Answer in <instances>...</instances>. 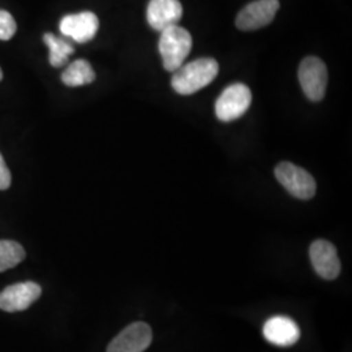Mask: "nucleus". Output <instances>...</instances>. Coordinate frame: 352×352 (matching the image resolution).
Listing matches in <instances>:
<instances>
[{
  "label": "nucleus",
  "instance_id": "obj_1",
  "mask_svg": "<svg viewBox=\"0 0 352 352\" xmlns=\"http://www.w3.org/2000/svg\"><path fill=\"white\" fill-rule=\"evenodd\" d=\"M219 72V65L213 58H201L177 68L171 85L176 93L189 96L213 82Z\"/></svg>",
  "mask_w": 352,
  "mask_h": 352
},
{
  "label": "nucleus",
  "instance_id": "obj_2",
  "mask_svg": "<svg viewBox=\"0 0 352 352\" xmlns=\"http://www.w3.org/2000/svg\"><path fill=\"white\" fill-rule=\"evenodd\" d=\"M158 50L162 56L164 69L175 72L192 50V36L182 26H170L161 32Z\"/></svg>",
  "mask_w": 352,
  "mask_h": 352
},
{
  "label": "nucleus",
  "instance_id": "obj_3",
  "mask_svg": "<svg viewBox=\"0 0 352 352\" xmlns=\"http://www.w3.org/2000/svg\"><path fill=\"white\" fill-rule=\"evenodd\" d=\"M276 177L291 196L299 200H309L315 196L317 186L314 176L296 164L280 162L276 167Z\"/></svg>",
  "mask_w": 352,
  "mask_h": 352
},
{
  "label": "nucleus",
  "instance_id": "obj_4",
  "mask_svg": "<svg viewBox=\"0 0 352 352\" xmlns=\"http://www.w3.org/2000/svg\"><path fill=\"white\" fill-rule=\"evenodd\" d=\"M252 93L244 84H234L225 89L215 102V115L221 122H234L248 111Z\"/></svg>",
  "mask_w": 352,
  "mask_h": 352
},
{
  "label": "nucleus",
  "instance_id": "obj_5",
  "mask_svg": "<svg viewBox=\"0 0 352 352\" xmlns=\"http://www.w3.org/2000/svg\"><path fill=\"white\" fill-rule=\"evenodd\" d=\"M298 76L302 91L309 101L318 102L324 98L327 91V69L320 58L308 56L302 59Z\"/></svg>",
  "mask_w": 352,
  "mask_h": 352
},
{
  "label": "nucleus",
  "instance_id": "obj_6",
  "mask_svg": "<svg viewBox=\"0 0 352 352\" xmlns=\"http://www.w3.org/2000/svg\"><path fill=\"white\" fill-rule=\"evenodd\" d=\"M279 10V0H256L240 11L235 24L240 30L252 32L269 25Z\"/></svg>",
  "mask_w": 352,
  "mask_h": 352
},
{
  "label": "nucleus",
  "instance_id": "obj_7",
  "mask_svg": "<svg viewBox=\"0 0 352 352\" xmlns=\"http://www.w3.org/2000/svg\"><path fill=\"white\" fill-rule=\"evenodd\" d=\"M151 327L142 321L131 324L113 338L107 352H144L151 344Z\"/></svg>",
  "mask_w": 352,
  "mask_h": 352
},
{
  "label": "nucleus",
  "instance_id": "obj_8",
  "mask_svg": "<svg viewBox=\"0 0 352 352\" xmlns=\"http://www.w3.org/2000/svg\"><path fill=\"white\" fill-rule=\"evenodd\" d=\"M41 294L42 289L36 282H23L8 286L0 292V309L6 312L25 311L37 302Z\"/></svg>",
  "mask_w": 352,
  "mask_h": 352
},
{
  "label": "nucleus",
  "instance_id": "obj_9",
  "mask_svg": "<svg viewBox=\"0 0 352 352\" xmlns=\"http://www.w3.org/2000/svg\"><path fill=\"white\" fill-rule=\"evenodd\" d=\"M100 20L93 12L67 14L60 20L59 29L64 37L71 38L77 43H87L96 37Z\"/></svg>",
  "mask_w": 352,
  "mask_h": 352
},
{
  "label": "nucleus",
  "instance_id": "obj_10",
  "mask_svg": "<svg viewBox=\"0 0 352 352\" xmlns=\"http://www.w3.org/2000/svg\"><path fill=\"white\" fill-rule=\"evenodd\" d=\"M311 263L316 273L327 280L340 276V261L336 247L327 240H316L309 248Z\"/></svg>",
  "mask_w": 352,
  "mask_h": 352
},
{
  "label": "nucleus",
  "instance_id": "obj_11",
  "mask_svg": "<svg viewBox=\"0 0 352 352\" xmlns=\"http://www.w3.org/2000/svg\"><path fill=\"white\" fill-rule=\"evenodd\" d=\"M265 340L279 347H289L300 338L298 324L286 316H274L265 322L263 327Z\"/></svg>",
  "mask_w": 352,
  "mask_h": 352
},
{
  "label": "nucleus",
  "instance_id": "obj_12",
  "mask_svg": "<svg viewBox=\"0 0 352 352\" xmlns=\"http://www.w3.org/2000/svg\"><path fill=\"white\" fill-rule=\"evenodd\" d=\"M183 16V7L179 0H151L146 10L149 25L162 32L170 26L177 25Z\"/></svg>",
  "mask_w": 352,
  "mask_h": 352
},
{
  "label": "nucleus",
  "instance_id": "obj_13",
  "mask_svg": "<svg viewBox=\"0 0 352 352\" xmlns=\"http://www.w3.org/2000/svg\"><path fill=\"white\" fill-rule=\"evenodd\" d=\"M96 80V72L88 60L78 59L69 64L68 68L62 74L64 85L69 88H77L88 85Z\"/></svg>",
  "mask_w": 352,
  "mask_h": 352
},
{
  "label": "nucleus",
  "instance_id": "obj_14",
  "mask_svg": "<svg viewBox=\"0 0 352 352\" xmlns=\"http://www.w3.org/2000/svg\"><path fill=\"white\" fill-rule=\"evenodd\" d=\"M43 41L50 51L49 62L55 68H60L68 63L69 55L75 52L74 46L64 38L56 37L51 33H46L43 36Z\"/></svg>",
  "mask_w": 352,
  "mask_h": 352
},
{
  "label": "nucleus",
  "instance_id": "obj_15",
  "mask_svg": "<svg viewBox=\"0 0 352 352\" xmlns=\"http://www.w3.org/2000/svg\"><path fill=\"white\" fill-rule=\"evenodd\" d=\"M25 256V250L17 241L0 240V273L23 263Z\"/></svg>",
  "mask_w": 352,
  "mask_h": 352
},
{
  "label": "nucleus",
  "instance_id": "obj_16",
  "mask_svg": "<svg viewBox=\"0 0 352 352\" xmlns=\"http://www.w3.org/2000/svg\"><path fill=\"white\" fill-rule=\"evenodd\" d=\"M17 24L12 14L4 10H0V41H8L14 36Z\"/></svg>",
  "mask_w": 352,
  "mask_h": 352
},
{
  "label": "nucleus",
  "instance_id": "obj_17",
  "mask_svg": "<svg viewBox=\"0 0 352 352\" xmlns=\"http://www.w3.org/2000/svg\"><path fill=\"white\" fill-rule=\"evenodd\" d=\"M11 182H12L11 171L7 167L3 155L0 154V190H6V189L10 188Z\"/></svg>",
  "mask_w": 352,
  "mask_h": 352
},
{
  "label": "nucleus",
  "instance_id": "obj_18",
  "mask_svg": "<svg viewBox=\"0 0 352 352\" xmlns=\"http://www.w3.org/2000/svg\"><path fill=\"white\" fill-rule=\"evenodd\" d=\"M1 78H3V72H1V68H0V81H1Z\"/></svg>",
  "mask_w": 352,
  "mask_h": 352
}]
</instances>
